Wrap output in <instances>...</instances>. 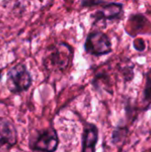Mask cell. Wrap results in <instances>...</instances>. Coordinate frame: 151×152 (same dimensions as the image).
<instances>
[{"mask_svg": "<svg viewBox=\"0 0 151 152\" xmlns=\"http://www.w3.org/2000/svg\"><path fill=\"white\" fill-rule=\"evenodd\" d=\"M84 48L86 53L93 56H102L112 52V44L105 33L95 30L86 37Z\"/></svg>", "mask_w": 151, "mask_h": 152, "instance_id": "obj_4", "label": "cell"}, {"mask_svg": "<svg viewBox=\"0 0 151 152\" xmlns=\"http://www.w3.org/2000/svg\"><path fill=\"white\" fill-rule=\"evenodd\" d=\"M74 50L67 43L61 42L49 46L43 57V66L46 70L65 71L71 65Z\"/></svg>", "mask_w": 151, "mask_h": 152, "instance_id": "obj_1", "label": "cell"}, {"mask_svg": "<svg viewBox=\"0 0 151 152\" xmlns=\"http://www.w3.org/2000/svg\"><path fill=\"white\" fill-rule=\"evenodd\" d=\"M60 143L57 132L53 127L37 130L29 138L28 147L36 152H54Z\"/></svg>", "mask_w": 151, "mask_h": 152, "instance_id": "obj_2", "label": "cell"}, {"mask_svg": "<svg viewBox=\"0 0 151 152\" xmlns=\"http://www.w3.org/2000/svg\"><path fill=\"white\" fill-rule=\"evenodd\" d=\"M144 99L149 103H151V69L147 73L146 77V86L144 89Z\"/></svg>", "mask_w": 151, "mask_h": 152, "instance_id": "obj_8", "label": "cell"}, {"mask_svg": "<svg viewBox=\"0 0 151 152\" xmlns=\"http://www.w3.org/2000/svg\"><path fill=\"white\" fill-rule=\"evenodd\" d=\"M123 12V4L119 3H109L101 6V9L93 12L91 17L93 19V23L102 20H112L120 18Z\"/></svg>", "mask_w": 151, "mask_h": 152, "instance_id": "obj_6", "label": "cell"}, {"mask_svg": "<svg viewBox=\"0 0 151 152\" xmlns=\"http://www.w3.org/2000/svg\"><path fill=\"white\" fill-rule=\"evenodd\" d=\"M32 76L23 63L12 66L7 72V88L12 94H20L29 89L32 85Z\"/></svg>", "mask_w": 151, "mask_h": 152, "instance_id": "obj_3", "label": "cell"}, {"mask_svg": "<svg viewBox=\"0 0 151 152\" xmlns=\"http://www.w3.org/2000/svg\"><path fill=\"white\" fill-rule=\"evenodd\" d=\"M18 142V133L14 125L5 118H0V151L9 150Z\"/></svg>", "mask_w": 151, "mask_h": 152, "instance_id": "obj_5", "label": "cell"}, {"mask_svg": "<svg viewBox=\"0 0 151 152\" xmlns=\"http://www.w3.org/2000/svg\"><path fill=\"white\" fill-rule=\"evenodd\" d=\"M82 139V152H95L99 140L98 127L93 123H86L84 126Z\"/></svg>", "mask_w": 151, "mask_h": 152, "instance_id": "obj_7", "label": "cell"}]
</instances>
